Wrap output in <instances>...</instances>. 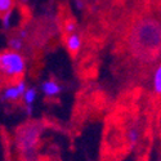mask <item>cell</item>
I'll return each mask as SVG.
<instances>
[{
	"instance_id": "cell-16",
	"label": "cell",
	"mask_w": 161,
	"mask_h": 161,
	"mask_svg": "<svg viewBox=\"0 0 161 161\" xmlns=\"http://www.w3.org/2000/svg\"><path fill=\"white\" fill-rule=\"evenodd\" d=\"M17 34H18L21 37H23V39H25V37H27V34H29V32H27V30H26V29H21V30H18V32H17Z\"/></svg>"
},
{
	"instance_id": "cell-3",
	"label": "cell",
	"mask_w": 161,
	"mask_h": 161,
	"mask_svg": "<svg viewBox=\"0 0 161 161\" xmlns=\"http://www.w3.org/2000/svg\"><path fill=\"white\" fill-rule=\"evenodd\" d=\"M42 131H43L42 124L36 121L35 123L31 121V123H26L25 125H22L16 133V138H14L16 147L25 157L34 155L35 151L37 150V144L40 141Z\"/></svg>"
},
{
	"instance_id": "cell-7",
	"label": "cell",
	"mask_w": 161,
	"mask_h": 161,
	"mask_svg": "<svg viewBox=\"0 0 161 161\" xmlns=\"http://www.w3.org/2000/svg\"><path fill=\"white\" fill-rule=\"evenodd\" d=\"M125 137H126V141L128 143L134 147V146H137L141 139H142V128L137 124V123H133L128 126L126 129V134H125Z\"/></svg>"
},
{
	"instance_id": "cell-15",
	"label": "cell",
	"mask_w": 161,
	"mask_h": 161,
	"mask_svg": "<svg viewBox=\"0 0 161 161\" xmlns=\"http://www.w3.org/2000/svg\"><path fill=\"white\" fill-rule=\"evenodd\" d=\"M25 114L29 117H31L32 114H34V107L32 106H25Z\"/></svg>"
},
{
	"instance_id": "cell-9",
	"label": "cell",
	"mask_w": 161,
	"mask_h": 161,
	"mask_svg": "<svg viewBox=\"0 0 161 161\" xmlns=\"http://www.w3.org/2000/svg\"><path fill=\"white\" fill-rule=\"evenodd\" d=\"M37 99V89L34 85H29L27 89L25 90L23 96H22V101L26 106H32Z\"/></svg>"
},
{
	"instance_id": "cell-2",
	"label": "cell",
	"mask_w": 161,
	"mask_h": 161,
	"mask_svg": "<svg viewBox=\"0 0 161 161\" xmlns=\"http://www.w3.org/2000/svg\"><path fill=\"white\" fill-rule=\"evenodd\" d=\"M27 62L22 52L5 49L0 52V77L7 81H17L26 74Z\"/></svg>"
},
{
	"instance_id": "cell-10",
	"label": "cell",
	"mask_w": 161,
	"mask_h": 161,
	"mask_svg": "<svg viewBox=\"0 0 161 161\" xmlns=\"http://www.w3.org/2000/svg\"><path fill=\"white\" fill-rule=\"evenodd\" d=\"M152 88L155 94L161 96V63L155 69L153 77H152Z\"/></svg>"
},
{
	"instance_id": "cell-13",
	"label": "cell",
	"mask_w": 161,
	"mask_h": 161,
	"mask_svg": "<svg viewBox=\"0 0 161 161\" xmlns=\"http://www.w3.org/2000/svg\"><path fill=\"white\" fill-rule=\"evenodd\" d=\"M77 22L72 18L67 19L64 22V26H63V30H64V34L66 35H70V34H74V32H77Z\"/></svg>"
},
{
	"instance_id": "cell-6",
	"label": "cell",
	"mask_w": 161,
	"mask_h": 161,
	"mask_svg": "<svg viewBox=\"0 0 161 161\" xmlns=\"http://www.w3.org/2000/svg\"><path fill=\"white\" fill-rule=\"evenodd\" d=\"M64 44H66V49L70 53L71 56H77L83 47V39L81 35L79 32H74L70 35H66L64 39Z\"/></svg>"
},
{
	"instance_id": "cell-8",
	"label": "cell",
	"mask_w": 161,
	"mask_h": 161,
	"mask_svg": "<svg viewBox=\"0 0 161 161\" xmlns=\"http://www.w3.org/2000/svg\"><path fill=\"white\" fill-rule=\"evenodd\" d=\"M8 48L12 49V50H16V52H22L23 48H25V39L21 37L18 34L16 35H12L8 37Z\"/></svg>"
},
{
	"instance_id": "cell-5",
	"label": "cell",
	"mask_w": 161,
	"mask_h": 161,
	"mask_svg": "<svg viewBox=\"0 0 161 161\" xmlns=\"http://www.w3.org/2000/svg\"><path fill=\"white\" fill-rule=\"evenodd\" d=\"M62 89H63V86L59 84V81H57L54 79L44 80V81H42V84H40V90H42V93L47 98L58 97L62 93Z\"/></svg>"
},
{
	"instance_id": "cell-12",
	"label": "cell",
	"mask_w": 161,
	"mask_h": 161,
	"mask_svg": "<svg viewBox=\"0 0 161 161\" xmlns=\"http://www.w3.org/2000/svg\"><path fill=\"white\" fill-rule=\"evenodd\" d=\"M14 5H16V0H0V17L13 10Z\"/></svg>"
},
{
	"instance_id": "cell-4",
	"label": "cell",
	"mask_w": 161,
	"mask_h": 161,
	"mask_svg": "<svg viewBox=\"0 0 161 161\" xmlns=\"http://www.w3.org/2000/svg\"><path fill=\"white\" fill-rule=\"evenodd\" d=\"M27 81L26 79H18L17 81H12L8 85L0 89V102L3 103H16L22 99L25 90L27 89Z\"/></svg>"
},
{
	"instance_id": "cell-11",
	"label": "cell",
	"mask_w": 161,
	"mask_h": 161,
	"mask_svg": "<svg viewBox=\"0 0 161 161\" xmlns=\"http://www.w3.org/2000/svg\"><path fill=\"white\" fill-rule=\"evenodd\" d=\"M0 19H2V27L4 31H9L12 29L13 26V10L5 13V14H3L2 17H0Z\"/></svg>"
},
{
	"instance_id": "cell-1",
	"label": "cell",
	"mask_w": 161,
	"mask_h": 161,
	"mask_svg": "<svg viewBox=\"0 0 161 161\" xmlns=\"http://www.w3.org/2000/svg\"><path fill=\"white\" fill-rule=\"evenodd\" d=\"M128 45L134 57L153 59L161 50V22L153 17L139 18L129 31Z\"/></svg>"
},
{
	"instance_id": "cell-14",
	"label": "cell",
	"mask_w": 161,
	"mask_h": 161,
	"mask_svg": "<svg viewBox=\"0 0 161 161\" xmlns=\"http://www.w3.org/2000/svg\"><path fill=\"white\" fill-rule=\"evenodd\" d=\"M74 3H75V7H76L77 10H84L85 7H86L85 0H74Z\"/></svg>"
}]
</instances>
